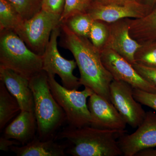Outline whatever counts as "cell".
<instances>
[{
	"mask_svg": "<svg viewBox=\"0 0 156 156\" xmlns=\"http://www.w3.org/2000/svg\"><path fill=\"white\" fill-rule=\"evenodd\" d=\"M60 29L59 45L72 53L80 70L82 86L111 102L110 85L114 79L102 63L100 50L89 38L76 34L63 23Z\"/></svg>",
	"mask_w": 156,
	"mask_h": 156,
	"instance_id": "cell-1",
	"label": "cell"
},
{
	"mask_svg": "<svg viewBox=\"0 0 156 156\" xmlns=\"http://www.w3.org/2000/svg\"><path fill=\"white\" fill-rule=\"evenodd\" d=\"M125 130L99 129L90 126L75 128L69 126L56 138L69 144L66 152L73 156H119L123 155L118 139Z\"/></svg>",
	"mask_w": 156,
	"mask_h": 156,
	"instance_id": "cell-2",
	"label": "cell"
},
{
	"mask_svg": "<svg viewBox=\"0 0 156 156\" xmlns=\"http://www.w3.org/2000/svg\"><path fill=\"white\" fill-rule=\"evenodd\" d=\"M34 95L35 115L39 138L52 139L56 130L66 120L65 113L53 97L48 75L42 70L29 80Z\"/></svg>",
	"mask_w": 156,
	"mask_h": 156,
	"instance_id": "cell-3",
	"label": "cell"
},
{
	"mask_svg": "<svg viewBox=\"0 0 156 156\" xmlns=\"http://www.w3.org/2000/svg\"><path fill=\"white\" fill-rule=\"evenodd\" d=\"M0 66L12 70L30 80L43 70L42 56L30 50L13 31H2Z\"/></svg>",
	"mask_w": 156,
	"mask_h": 156,
	"instance_id": "cell-4",
	"label": "cell"
},
{
	"mask_svg": "<svg viewBox=\"0 0 156 156\" xmlns=\"http://www.w3.org/2000/svg\"><path fill=\"white\" fill-rule=\"evenodd\" d=\"M48 79L51 92L65 113L69 126L75 128L90 126L91 115L87 100L94 92L86 87L81 91L66 89L56 80L55 76L48 75Z\"/></svg>",
	"mask_w": 156,
	"mask_h": 156,
	"instance_id": "cell-5",
	"label": "cell"
},
{
	"mask_svg": "<svg viewBox=\"0 0 156 156\" xmlns=\"http://www.w3.org/2000/svg\"><path fill=\"white\" fill-rule=\"evenodd\" d=\"M60 17L42 9L30 19L23 20L14 32L33 52L42 56L52 31L61 23Z\"/></svg>",
	"mask_w": 156,
	"mask_h": 156,
	"instance_id": "cell-6",
	"label": "cell"
},
{
	"mask_svg": "<svg viewBox=\"0 0 156 156\" xmlns=\"http://www.w3.org/2000/svg\"><path fill=\"white\" fill-rule=\"evenodd\" d=\"M60 25L52 31L50 41L43 56L42 69L48 75L59 76L62 86L70 90H77L82 86L80 78L73 73L77 66L75 60H68L61 56L57 48V39L60 33Z\"/></svg>",
	"mask_w": 156,
	"mask_h": 156,
	"instance_id": "cell-7",
	"label": "cell"
},
{
	"mask_svg": "<svg viewBox=\"0 0 156 156\" xmlns=\"http://www.w3.org/2000/svg\"><path fill=\"white\" fill-rule=\"evenodd\" d=\"M134 88L126 82L113 79L110 85L111 102L128 125L136 128L143 122L146 112L134 98Z\"/></svg>",
	"mask_w": 156,
	"mask_h": 156,
	"instance_id": "cell-8",
	"label": "cell"
},
{
	"mask_svg": "<svg viewBox=\"0 0 156 156\" xmlns=\"http://www.w3.org/2000/svg\"><path fill=\"white\" fill-rule=\"evenodd\" d=\"M101 53L102 63L114 79L126 82L134 89L156 93V87L144 80L122 56L109 49H103Z\"/></svg>",
	"mask_w": 156,
	"mask_h": 156,
	"instance_id": "cell-9",
	"label": "cell"
},
{
	"mask_svg": "<svg viewBox=\"0 0 156 156\" xmlns=\"http://www.w3.org/2000/svg\"><path fill=\"white\" fill-rule=\"evenodd\" d=\"M132 134L118 139L123 155L135 156L140 151L156 147V113L146 112L143 122Z\"/></svg>",
	"mask_w": 156,
	"mask_h": 156,
	"instance_id": "cell-10",
	"label": "cell"
},
{
	"mask_svg": "<svg viewBox=\"0 0 156 156\" xmlns=\"http://www.w3.org/2000/svg\"><path fill=\"white\" fill-rule=\"evenodd\" d=\"M87 104L91 115L90 126L106 130H125L127 123L112 102L94 92Z\"/></svg>",
	"mask_w": 156,
	"mask_h": 156,
	"instance_id": "cell-11",
	"label": "cell"
},
{
	"mask_svg": "<svg viewBox=\"0 0 156 156\" xmlns=\"http://www.w3.org/2000/svg\"><path fill=\"white\" fill-rule=\"evenodd\" d=\"M131 18H124L108 23V39L103 49L114 51L131 65L135 63L134 55L141 46L130 35V21Z\"/></svg>",
	"mask_w": 156,
	"mask_h": 156,
	"instance_id": "cell-12",
	"label": "cell"
},
{
	"mask_svg": "<svg viewBox=\"0 0 156 156\" xmlns=\"http://www.w3.org/2000/svg\"><path fill=\"white\" fill-rule=\"evenodd\" d=\"M151 11L147 6L137 2L125 5H105L93 2L87 12L93 20L109 23L124 18H142Z\"/></svg>",
	"mask_w": 156,
	"mask_h": 156,
	"instance_id": "cell-13",
	"label": "cell"
},
{
	"mask_svg": "<svg viewBox=\"0 0 156 156\" xmlns=\"http://www.w3.org/2000/svg\"><path fill=\"white\" fill-rule=\"evenodd\" d=\"M0 81L17 100L21 111L34 112V95L29 80L14 71L0 66Z\"/></svg>",
	"mask_w": 156,
	"mask_h": 156,
	"instance_id": "cell-14",
	"label": "cell"
},
{
	"mask_svg": "<svg viewBox=\"0 0 156 156\" xmlns=\"http://www.w3.org/2000/svg\"><path fill=\"white\" fill-rule=\"evenodd\" d=\"M37 123L34 112L21 111L5 129L4 136L25 145L34 138Z\"/></svg>",
	"mask_w": 156,
	"mask_h": 156,
	"instance_id": "cell-15",
	"label": "cell"
},
{
	"mask_svg": "<svg viewBox=\"0 0 156 156\" xmlns=\"http://www.w3.org/2000/svg\"><path fill=\"white\" fill-rule=\"evenodd\" d=\"M68 147L53 139L42 140L34 137L23 146H13L10 150L18 156H64Z\"/></svg>",
	"mask_w": 156,
	"mask_h": 156,
	"instance_id": "cell-16",
	"label": "cell"
},
{
	"mask_svg": "<svg viewBox=\"0 0 156 156\" xmlns=\"http://www.w3.org/2000/svg\"><path fill=\"white\" fill-rule=\"evenodd\" d=\"M130 35L140 44L156 40V5L145 17L131 19Z\"/></svg>",
	"mask_w": 156,
	"mask_h": 156,
	"instance_id": "cell-17",
	"label": "cell"
},
{
	"mask_svg": "<svg viewBox=\"0 0 156 156\" xmlns=\"http://www.w3.org/2000/svg\"><path fill=\"white\" fill-rule=\"evenodd\" d=\"M21 111L17 100L0 81V130L5 126L18 112Z\"/></svg>",
	"mask_w": 156,
	"mask_h": 156,
	"instance_id": "cell-18",
	"label": "cell"
},
{
	"mask_svg": "<svg viewBox=\"0 0 156 156\" xmlns=\"http://www.w3.org/2000/svg\"><path fill=\"white\" fill-rule=\"evenodd\" d=\"M23 20L19 12L8 0H0V31H14Z\"/></svg>",
	"mask_w": 156,
	"mask_h": 156,
	"instance_id": "cell-19",
	"label": "cell"
},
{
	"mask_svg": "<svg viewBox=\"0 0 156 156\" xmlns=\"http://www.w3.org/2000/svg\"><path fill=\"white\" fill-rule=\"evenodd\" d=\"M93 19L87 12L75 14L63 22L70 30L79 36L89 38Z\"/></svg>",
	"mask_w": 156,
	"mask_h": 156,
	"instance_id": "cell-20",
	"label": "cell"
},
{
	"mask_svg": "<svg viewBox=\"0 0 156 156\" xmlns=\"http://www.w3.org/2000/svg\"><path fill=\"white\" fill-rule=\"evenodd\" d=\"M135 63L156 68V40L142 44L134 55Z\"/></svg>",
	"mask_w": 156,
	"mask_h": 156,
	"instance_id": "cell-21",
	"label": "cell"
},
{
	"mask_svg": "<svg viewBox=\"0 0 156 156\" xmlns=\"http://www.w3.org/2000/svg\"><path fill=\"white\" fill-rule=\"evenodd\" d=\"M108 35V23L100 20H94L89 39L95 48L101 51L106 44Z\"/></svg>",
	"mask_w": 156,
	"mask_h": 156,
	"instance_id": "cell-22",
	"label": "cell"
},
{
	"mask_svg": "<svg viewBox=\"0 0 156 156\" xmlns=\"http://www.w3.org/2000/svg\"><path fill=\"white\" fill-rule=\"evenodd\" d=\"M24 20L31 18L42 10L43 0H8Z\"/></svg>",
	"mask_w": 156,
	"mask_h": 156,
	"instance_id": "cell-23",
	"label": "cell"
},
{
	"mask_svg": "<svg viewBox=\"0 0 156 156\" xmlns=\"http://www.w3.org/2000/svg\"><path fill=\"white\" fill-rule=\"evenodd\" d=\"M93 1V0H66L64 11L60 17V22H63L68 17L75 14L86 13Z\"/></svg>",
	"mask_w": 156,
	"mask_h": 156,
	"instance_id": "cell-24",
	"label": "cell"
},
{
	"mask_svg": "<svg viewBox=\"0 0 156 156\" xmlns=\"http://www.w3.org/2000/svg\"><path fill=\"white\" fill-rule=\"evenodd\" d=\"M134 98L141 104L156 111V93H152L140 89H133Z\"/></svg>",
	"mask_w": 156,
	"mask_h": 156,
	"instance_id": "cell-25",
	"label": "cell"
},
{
	"mask_svg": "<svg viewBox=\"0 0 156 156\" xmlns=\"http://www.w3.org/2000/svg\"><path fill=\"white\" fill-rule=\"evenodd\" d=\"M132 65L144 80L156 88V68L148 67L136 63Z\"/></svg>",
	"mask_w": 156,
	"mask_h": 156,
	"instance_id": "cell-26",
	"label": "cell"
},
{
	"mask_svg": "<svg viewBox=\"0 0 156 156\" xmlns=\"http://www.w3.org/2000/svg\"><path fill=\"white\" fill-rule=\"evenodd\" d=\"M66 0H43L42 10L61 16L64 11Z\"/></svg>",
	"mask_w": 156,
	"mask_h": 156,
	"instance_id": "cell-27",
	"label": "cell"
},
{
	"mask_svg": "<svg viewBox=\"0 0 156 156\" xmlns=\"http://www.w3.org/2000/svg\"><path fill=\"white\" fill-rule=\"evenodd\" d=\"M20 144V143L15 140H11L4 136H1L0 138V149L4 151H8L13 146H18Z\"/></svg>",
	"mask_w": 156,
	"mask_h": 156,
	"instance_id": "cell-28",
	"label": "cell"
},
{
	"mask_svg": "<svg viewBox=\"0 0 156 156\" xmlns=\"http://www.w3.org/2000/svg\"><path fill=\"white\" fill-rule=\"evenodd\" d=\"M137 0H93V2L105 5H125L137 2Z\"/></svg>",
	"mask_w": 156,
	"mask_h": 156,
	"instance_id": "cell-29",
	"label": "cell"
},
{
	"mask_svg": "<svg viewBox=\"0 0 156 156\" xmlns=\"http://www.w3.org/2000/svg\"><path fill=\"white\" fill-rule=\"evenodd\" d=\"M135 156H156V148H149L140 151Z\"/></svg>",
	"mask_w": 156,
	"mask_h": 156,
	"instance_id": "cell-30",
	"label": "cell"
},
{
	"mask_svg": "<svg viewBox=\"0 0 156 156\" xmlns=\"http://www.w3.org/2000/svg\"><path fill=\"white\" fill-rule=\"evenodd\" d=\"M137 2L147 6L151 11L156 5V0H137Z\"/></svg>",
	"mask_w": 156,
	"mask_h": 156,
	"instance_id": "cell-31",
	"label": "cell"
}]
</instances>
